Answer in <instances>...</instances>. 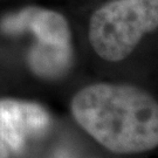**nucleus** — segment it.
I'll list each match as a JSON object with an SVG mask.
<instances>
[{
    "label": "nucleus",
    "instance_id": "obj_1",
    "mask_svg": "<svg viewBox=\"0 0 158 158\" xmlns=\"http://www.w3.org/2000/svg\"><path fill=\"white\" fill-rule=\"evenodd\" d=\"M74 118L103 147L139 153L158 147V102L131 85L96 83L74 96Z\"/></svg>",
    "mask_w": 158,
    "mask_h": 158
},
{
    "label": "nucleus",
    "instance_id": "obj_2",
    "mask_svg": "<svg viewBox=\"0 0 158 158\" xmlns=\"http://www.w3.org/2000/svg\"><path fill=\"white\" fill-rule=\"evenodd\" d=\"M157 28L158 0H113L93 13L88 35L98 56L117 62Z\"/></svg>",
    "mask_w": 158,
    "mask_h": 158
},
{
    "label": "nucleus",
    "instance_id": "obj_3",
    "mask_svg": "<svg viewBox=\"0 0 158 158\" xmlns=\"http://www.w3.org/2000/svg\"><path fill=\"white\" fill-rule=\"evenodd\" d=\"M49 125V115L40 104L17 100H0V138L20 151L27 136H38Z\"/></svg>",
    "mask_w": 158,
    "mask_h": 158
},
{
    "label": "nucleus",
    "instance_id": "obj_4",
    "mask_svg": "<svg viewBox=\"0 0 158 158\" xmlns=\"http://www.w3.org/2000/svg\"><path fill=\"white\" fill-rule=\"evenodd\" d=\"M7 33L29 31L35 35L38 44L70 46V29L66 18L59 12L41 7H27L7 17L1 23Z\"/></svg>",
    "mask_w": 158,
    "mask_h": 158
},
{
    "label": "nucleus",
    "instance_id": "obj_5",
    "mask_svg": "<svg viewBox=\"0 0 158 158\" xmlns=\"http://www.w3.org/2000/svg\"><path fill=\"white\" fill-rule=\"evenodd\" d=\"M72 61L70 46L35 44L28 53L32 70L41 77H57L68 69Z\"/></svg>",
    "mask_w": 158,
    "mask_h": 158
},
{
    "label": "nucleus",
    "instance_id": "obj_6",
    "mask_svg": "<svg viewBox=\"0 0 158 158\" xmlns=\"http://www.w3.org/2000/svg\"><path fill=\"white\" fill-rule=\"evenodd\" d=\"M0 158H7V149L1 138H0Z\"/></svg>",
    "mask_w": 158,
    "mask_h": 158
},
{
    "label": "nucleus",
    "instance_id": "obj_7",
    "mask_svg": "<svg viewBox=\"0 0 158 158\" xmlns=\"http://www.w3.org/2000/svg\"><path fill=\"white\" fill-rule=\"evenodd\" d=\"M55 158H72L68 153L66 152H60V153H57L56 156H55Z\"/></svg>",
    "mask_w": 158,
    "mask_h": 158
}]
</instances>
